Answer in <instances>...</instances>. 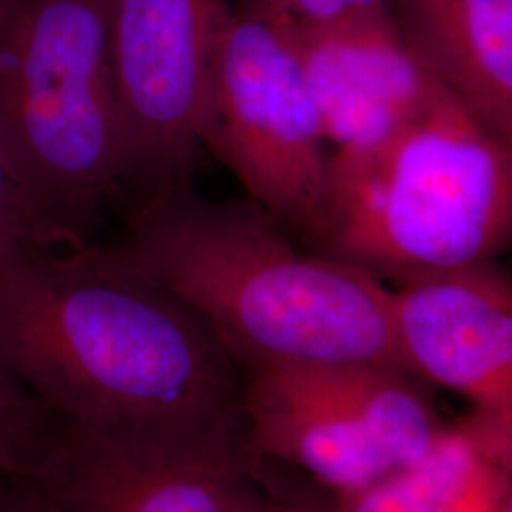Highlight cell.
<instances>
[{
	"instance_id": "1",
	"label": "cell",
	"mask_w": 512,
	"mask_h": 512,
	"mask_svg": "<svg viewBox=\"0 0 512 512\" xmlns=\"http://www.w3.org/2000/svg\"><path fill=\"white\" fill-rule=\"evenodd\" d=\"M0 365L65 421L239 412L245 374L124 247H0Z\"/></svg>"
},
{
	"instance_id": "2",
	"label": "cell",
	"mask_w": 512,
	"mask_h": 512,
	"mask_svg": "<svg viewBox=\"0 0 512 512\" xmlns=\"http://www.w3.org/2000/svg\"><path fill=\"white\" fill-rule=\"evenodd\" d=\"M124 249L202 317L243 372L403 368L384 281L300 251L256 203L209 202L190 184L152 194L131 205Z\"/></svg>"
},
{
	"instance_id": "3",
	"label": "cell",
	"mask_w": 512,
	"mask_h": 512,
	"mask_svg": "<svg viewBox=\"0 0 512 512\" xmlns=\"http://www.w3.org/2000/svg\"><path fill=\"white\" fill-rule=\"evenodd\" d=\"M512 238V139L456 95L403 128L330 156L315 253L380 281L495 260Z\"/></svg>"
},
{
	"instance_id": "4",
	"label": "cell",
	"mask_w": 512,
	"mask_h": 512,
	"mask_svg": "<svg viewBox=\"0 0 512 512\" xmlns=\"http://www.w3.org/2000/svg\"><path fill=\"white\" fill-rule=\"evenodd\" d=\"M110 16L112 0H0V158L71 249L126 194Z\"/></svg>"
},
{
	"instance_id": "5",
	"label": "cell",
	"mask_w": 512,
	"mask_h": 512,
	"mask_svg": "<svg viewBox=\"0 0 512 512\" xmlns=\"http://www.w3.org/2000/svg\"><path fill=\"white\" fill-rule=\"evenodd\" d=\"M243 412L65 421L16 484L37 512H264L274 484Z\"/></svg>"
},
{
	"instance_id": "6",
	"label": "cell",
	"mask_w": 512,
	"mask_h": 512,
	"mask_svg": "<svg viewBox=\"0 0 512 512\" xmlns=\"http://www.w3.org/2000/svg\"><path fill=\"white\" fill-rule=\"evenodd\" d=\"M203 148L251 202L308 245L323 232L330 158L293 23L266 0H239L213 57Z\"/></svg>"
},
{
	"instance_id": "7",
	"label": "cell",
	"mask_w": 512,
	"mask_h": 512,
	"mask_svg": "<svg viewBox=\"0 0 512 512\" xmlns=\"http://www.w3.org/2000/svg\"><path fill=\"white\" fill-rule=\"evenodd\" d=\"M241 412L256 454L353 494L420 461L448 429L416 376L385 365L247 368Z\"/></svg>"
},
{
	"instance_id": "8",
	"label": "cell",
	"mask_w": 512,
	"mask_h": 512,
	"mask_svg": "<svg viewBox=\"0 0 512 512\" xmlns=\"http://www.w3.org/2000/svg\"><path fill=\"white\" fill-rule=\"evenodd\" d=\"M226 0H112L110 73L135 200L190 184Z\"/></svg>"
},
{
	"instance_id": "9",
	"label": "cell",
	"mask_w": 512,
	"mask_h": 512,
	"mask_svg": "<svg viewBox=\"0 0 512 512\" xmlns=\"http://www.w3.org/2000/svg\"><path fill=\"white\" fill-rule=\"evenodd\" d=\"M406 372L465 397L473 420L512 429V281L497 260L408 277L389 287Z\"/></svg>"
},
{
	"instance_id": "10",
	"label": "cell",
	"mask_w": 512,
	"mask_h": 512,
	"mask_svg": "<svg viewBox=\"0 0 512 512\" xmlns=\"http://www.w3.org/2000/svg\"><path fill=\"white\" fill-rule=\"evenodd\" d=\"M294 29L321 128L338 150L384 139L446 92L406 44L389 6Z\"/></svg>"
},
{
	"instance_id": "11",
	"label": "cell",
	"mask_w": 512,
	"mask_h": 512,
	"mask_svg": "<svg viewBox=\"0 0 512 512\" xmlns=\"http://www.w3.org/2000/svg\"><path fill=\"white\" fill-rule=\"evenodd\" d=\"M389 10L437 82L512 139V0H389Z\"/></svg>"
},
{
	"instance_id": "12",
	"label": "cell",
	"mask_w": 512,
	"mask_h": 512,
	"mask_svg": "<svg viewBox=\"0 0 512 512\" xmlns=\"http://www.w3.org/2000/svg\"><path fill=\"white\" fill-rule=\"evenodd\" d=\"M511 497V450L473 421L448 427L416 463L353 494L330 512H499Z\"/></svg>"
},
{
	"instance_id": "13",
	"label": "cell",
	"mask_w": 512,
	"mask_h": 512,
	"mask_svg": "<svg viewBox=\"0 0 512 512\" xmlns=\"http://www.w3.org/2000/svg\"><path fill=\"white\" fill-rule=\"evenodd\" d=\"M61 425V418L0 365V480L31 473Z\"/></svg>"
},
{
	"instance_id": "14",
	"label": "cell",
	"mask_w": 512,
	"mask_h": 512,
	"mask_svg": "<svg viewBox=\"0 0 512 512\" xmlns=\"http://www.w3.org/2000/svg\"><path fill=\"white\" fill-rule=\"evenodd\" d=\"M6 243H25L42 249H71L65 239L33 213L0 158V245Z\"/></svg>"
},
{
	"instance_id": "15",
	"label": "cell",
	"mask_w": 512,
	"mask_h": 512,
	"mask_svg": "<svg viewBox=\"0 0 512 512\" xmlns=\"http://www.w3.org/2000/svg\"><path fill=\"white\" fill-rule=\"evenodd\" d=\"M294 27L308 29L387 8L389 0H266Z\"/></svg>"
},
{
	"instance_id": "16",
	"label": "cell",
	"mask_w": 512,
	"mask_h": 512,
	"mask_svg": "<svg viewBox=\"0 0 512 512\" xmlns=\"http://www.w3.org/2000/svg\"><path fill=\"white\" fill-rule=\"evenodd\" d=\"M332 495L325 499L323 495L306 492V490H272V497L264 512H330Z\"/></svg>"
},
{
	"instance_id": "17",
	"label": "cell",
	"mask_w": 512,
	"mask_h": 512,
	"mask_svg": "<svg viewBox=\"0 0 512 512\" xmlns=\"http://www.w3.org/2000/svg\"><path fill=\"white\" fill-rule=\"evenodd\" d=\"M0 512H37L14 478L0 480Z\"/></svg>"
},
{
	"instance_id": "18",
	"label": "cell",
	"mask_w": 512,
	"mask_h": 512,
	"mask_svg": "<svg viewBox=\"0 0 512 512\" xmlns=\"http://www.w3.org/2000/svg\"><path fill=\"white\" fill-rule=\"evenodd\" d=\"M499 512H512V499H509V501L503 505V509Z\"/></svg>"
},
{
	"instance_id": "19",
	"label": "cell",
	"mask_w": 512,
	"mask_h": 512,
	"mask_svg": "<svg viewBox=\"0 0 512 512\" xmlns=\"http://www.w3.org/2000/svg\"><path fill=\"white\" fill-rule=\"evenodd\" d=\"M0 247H2V245H0Z\"/></svg>"
}]
</instances>
